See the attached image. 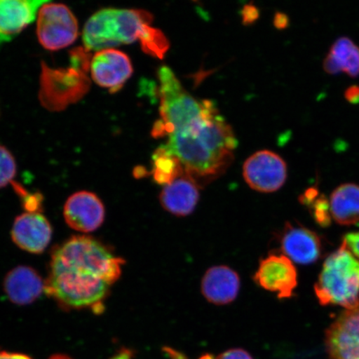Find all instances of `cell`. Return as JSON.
<instances>
[{
  "instance_id": "d6a6232c",
  "label": "cell",
  "mask_w": 359,
  "mask_h": 359,
  "mask_svg": "<svg viewBox=\"0 0 359 359\" xmlns=\"http://www.w3.org/2000/svg\"><path fill=\"white\" fill-rule=\"evenodd\" d=\"M357 359H359V358H357Z\"/></svg>"
},
{
  "instance_id": "5b68a950",
  "label": "cell",
  "mask_w": 359,
  "mask_h": 359,
  "mask_svg": "<svg viewBox=\"0 0 359 359\" xmlns=\"http://www.w3.org/2000/svg\"><path fill=\"white\" fill-rule=\"evenodd\" d=\"M37 20L39 43L48 50L69 47L78 39L77 19L64 4H45L39 11Z\"/></svg>"
},
{
  "instance_id": "484cf974",
  "label": "cell",
  "mask_w": 359,
  "mask_h": 359,
  "mask_svg": "<svg viewBox=\"0 0 359 359\" xmlns=\"http://www.w3.org/2000/svg\"><path fill=\"white\" fill-rule=\"evenodd\" d=\"M345 97L352 104H358L359 103V87L352 86L348 88L345 92Z\"/></svg>"
},
{
  "instance_id": "cb8c5ba5",
  "label": "cell",
  "mask_w": 359,
  "mask_h": 359,
  "mask_svg": "<svg viewBox=\"0 0 359 359\" xmlns=\"http://www.w3.org/2000/svg\"><path fill=\"white\" fill-rule=\"evenodd\" d=\"M344 242L349 250L359 259V232L350 233L345 236Z\"/></svg>"
},
{
  "instance_id": "8fae6325",
  "label": "cell",
  "mask_w": 359,
  "mask_h": 359,
  "mask_svg": "<svg viewBox=\"0 0 359 359\" xmlns=\"http://www.w3.org/2000/svg\"><path fill=\"white\" fill-rule=\"evenodd\" d=\"M53 230L47 218L40 212H25L15 219L12 239L27 252L43 253L51 241Z\"/></svg>"
},
{
  "instance_id": "d6986e66",
  "label": "cell",
  "mask_w": 359,
  "mask_h": 359,
  "mask_svg": "<svg viewBox=\"0 0 359 359\" xmlns=\"http://www.w3.org/2000/svg\"><path fill=\"white\" fill-rule=\"evenodd\" d=\"M152 161V176L154 181L161 186H168L186 174L181 161L170 154L164 146H161L154 152Z\"/></svg>"
},
{
  "instance_id": "7402d4cb",
  "label": "cell",
  "mask_w": 359,
  "mask_h": 359,
  "mask_svg": "<svg viewBox=\"0 0 359 359\" xmlns=\"http://www.w3.org/2000/svg\"><path fill=\"white\" fill-rule=\"evenodd\" d=\"M313 217L322 226L330 223V202L325 198H318L313 204Z\"/></svg>"
},
{
  "instance_id": "7a4b0ae2",
  "label": "cell",
  "mask_w": 359,
  "mask_h": 359,
  "mask_svg": "<svg viewBox=\"0 0 359 359\" xmlns=\"http://www.w3.org/2000/svg\"><path fill=\"white\" fill-rule=\"evenodd\" d=\"M163 145L199 187L221 177L234 160L237 139L214 102L203 114L168 135Z\"/></svg>"
},
{
  "instance_id": "7c38bea8",
  "label": "cell",
  "mask_w": 359,
  "mask_h": 359,
  "mask_svg": "<svg viewBox=\"0 0 359 359\" xmlns=\"http://www.w3.org/2000/svg\"><path fill=\"white\" fill-rule=\"evenodd\" d=\"M280 245L286 257L300 264L316 262L321 254V242L316 233L289 222L280 233Z\"/></svg>"
},
{
  "instance_id": "ac0fdd59",
  "label": "cell",
  "mask_w": 359,
  "mask_h": 359,
  "mask_svg": "<svg viewBox=\"0 0 359 359\" xmlns=\"http://www.w3.org/2000/svg\"><path fill=\"white\" fill-rule=\"evenodd\" d=\"M331 217L343 226L359 223V187L344 184L332 193L330 200Z\"/></svg>"
},
{
  "instance_id": "277c9868",
  "label": "cell",
  "mask_w": 359,
  "mask_h": 359,
  "mask_svg": "<svg viewBox=\"0 0 359 359\" xmlns=\"http://www.w3.org/2000/svg\"><path fill=\"white\" fill-rule=\"evenodd\" d=\"M314 290L322 305H339L347 309L359 303V259L344 241L325 260Z\"/></svg>"
},
{
  "instance_id": "f1b7e54d",
  "label": "cell",
  "mask_w": 359,
  "mask_h": 359,
  "mask_svg": "<svg viewBox=\"0 0 359 359\" xmlns=\"http://www.w3.org/2000/svg\"><path fill=\"white\" fill-rule=\"evenodd\" d=\"M0 359H31L25 354L0 351Z\"/></svg>"
},
{
  "instance_id": "6da1fadb",
  "label": "cell",
  "mask_w": 359,
  "mask_h": 359,
  "mask_svg": "<svg viewBox=\"0 0 359 359\" xmlns=\"http://www.w3.org/2000/svg\"><path fill=\"white\" fill-rule=\"evenodd\" d=\"M124 264L94 238L72 237L53 251L44 292L65 309L100 313Z\"/></svg>"
},
{
  "instance_id": "1f68e13d",
  "label": "cell",
  "mask_w": 359,
  "mask_h": 359,
  "mask_svg": "<svg viewBox=\"0 0 359 359\" xmlns=\"http://www.w3.org/2000/svg\"><path fill=\"white\" fill-rule=\"evenodd\" d=\"M51 359H71L69 357L65 355H55L53 356Z\"/></svg>"
},
{
  "instance_id": "4dcf8cb0",
  "label": "cell",
  "mask_w": 359,
  "mask_h": 359,
  "mask_svg": "<svg viewBox=\"0 0 359 359\" xmlns=\"http://www.w3.org/2000/svg\"><path fill=\"white\" fill-rule=\"evenodd\" d=\"M199 359H215V358H214L212 354L205 353V354H203V355L201 356L199 358Z\"/></svg>"
},
{
  "instance_id": "9c48e42d",
  "label": "cell",
  "mask_w": 359,
  "mask_h": 359,
  "mask_svg": "<svg viewBox=\"0 0 359 359\" xmlns=\"http://www.w3.org/2000/svg\"><path fill=\"white\" fill-rule=\"evenodd\" d=\"M90 70L94 82L109 89L111 93L119 91L133 74L131 60L125 53L115 48L97 52Z\"/></svg>"
},
{
  "instance_id": "3957f363",
  "label": "cell",
  "mask_w": 359,
  "mask_h": 359,
  "mask_svg": "<svg viewBox=\"0 0 359 359\" xmlns=\"http://www.w3.org/2000/svg\"><path fill=\"white\" fill-rule=\"evenodd\" d=\"M152 20L154 16L145 11L103 8L85 25L83 41L89 50L97 52L141 41Z\"/></svg>"
},
{
  "instance_id": "2e32d148",
  "label": "cell",
  "mask_w": 359,
  "mask_h": 359,
  "mask_svg": "<svg viewBox=\"0 0 359 359\" xmlns=\"http://www.w3.org/2000/svg\"><path fill=\"white\" fill-rule=\"evenodd\" d=\"M199 186L187 175H183L164 187L160 195L161 206L177 217H187L194 212L199 201Z\"/></svg>"
},
{
  "instance_id": "9a60e30c",
  "label": "cell",
  "mask_w": 359,
  "mask_h": 359,
  "mask_svg": "<svg viewBox=\"0 0 359 359\" xmlns=\"http://www.w3.org/2000/svg\"><path fill=\"white\" fill-rule=\"evenodd\" d=\"M45 282L37 271L29 266H18L8 272L4 282L8 298L19 305L29 304L42 294Z\"/></svg>"
},
{
  "instance_id": "f546056e",
  "label": "cell",
  "mask_w": 359,
  "mask_h": 359,
  "mask_svg": "<svg viewBox=\"0 0 359 359\" xmlns=\"http://www.w3.org/2000/svg\"><path fill=\"white\" fill-rule=\"evenodd\" d=\"M133 352L132 350L128 348H123L121 350V351L116 354L114 358L111 359H133Z\"/></svg>"
},
{
  "instance_id": "ba28073f",
  "label": "cell",
  "mask_w": 359,
  "mask_h": 359,
  "mask_svg": "<svg viewBox=\"0 0 359 359\" xmlns=\"http://www.w3.org/2000/svg\"><path fill=\"white\" fill-rule=\"evenodd\" d=\"M254 280L262 288L276 293L278 298L292 297L297 287V271L284 255H271L260 262Z\"/></svg>"
},
{
  "instance_id": "603a6c76",
  "label": "cell",
  "mask_w": 359,
  "mask_h": 359,
  "mask_svg": "<svg viewBox=\"0 0 359 359\" xmlns=\"http://www.w3.org/2000/svg\"><path fill=\"white\" fill-rule=\"evenodd\" d=\"M215 359H254L248 352L241 348L227 350Z\"/></svg>"
},
{
  "instance_id": "e0dca14e",
  "label": "cell",
  "mask_w": 359,
  "mask_h": 359,
  "mask_svg": "<svg viewBox=\"0 0 359 359\" xmlns=\"http://www.w3.org/2000/svg\"><path fill=\"white\" fill-rule=\"evenodd\" d=\"M330 74L344 73L350 77L359 75V47L348 38H340L331 47L324 62Z\"/></svg>"
},
{
  "instance_id": "ffe728a7",
  "label": "cell",
  "mask_w": 359,
  "mask_h": 359,
  "mask_svg": "<svg viewBox=\"0 0 359 359\" xmlns=\"http://www.w3.org/2000/svg\"><path fill=\"white\" fill-rule=\"evenodd\" d=\"M140 43L143 51L158 58H163L170 47V43L165 34L160 29L151 26L148 27Z\"/></svg>"
},
{
  "instance_id": "44dd1931",
  "label": "cell",
  "mask_w": 359,
  "mask_h": 359,
  "mask_svg": "<svg viewBox=\"0 0 359 359\" xmlns=\"http://www.w3.org/2000/svg\"><path fill=\"white\" fill-rule=\"evenodd\" d=\"M15 157L6 147L0 146V188L6 187L16 176Z\"/></svg>"
},
{
  "instance_id": "8992f818",
  "label": "cell",
  "mask_w": 359,
  "mask_h": 359,
  "mask_svg": "<svg viewBox=\"0 0 359 359\" xmlns=\"http://www.w3.org/2000/svg\"><path fill=\"white\" fill-rule=\"evenodd\" d=\"M243 176L253 190L263 193L275 192L284 186L287 165L275 152L259 151L245 161Z\"/></svg>"
},
{
  "instance_id": "30bf717a",
  "label": "cell",
  "mask_w": 359,
  "mask_h": 359,
  "mask_svg": "<svg viewBox=\"0 0 359 359\" xmlns=\"http://www.w3.org/2000/svg\"><path fill=\"white\" fill-rule=\"evenodd\" d=\"M64 215L67 224L74 230L92 232L104 222V205L94 193L79 191L67 200Z\"/></svg>"
},
{
  "instance_id": "d4e9b609",
  "label": "cell",
  "mask_w": 359,
  "mask_h": 359,
  "mask_svg": "<svg viewBox=\"0 0 359 359\" xmlns=\"http://www.w3.org/2000/svg\"><path fill=\"white\" fill-rule=\"evenodd\" d=\"M259 15V11L257 7L253 6H246L242 11V17H243V22L245 25H251L255 20H258Z\"/></svg>"
},
{
  "instance_id": "4316f807",
  "label": "cell",
  "mask_w": 359,
  "mask_h": 359,
  "mask_svg": "<svg viewBox=\"0 0 359 359\" xmlns=\"http://www.w3.org/2000/svg\"><path fill=\"white\" fill-rule=\"evenodd\" d=\"M275 25L276 28L285 29L289 25V18L285 13H278L275 17Z\"/></svg>"
},
{
  "instance_id": "4fadbf2b",
  "label": "cell",
  "mask_w": 359,
  "mask_h": 359,
  "mask_svg": "<svg viewBox=\"0 0 359 359\" xmlns=\"http://www.w3.org/2000/svg\"><path fill=\"white\" fill-rule=\"evenodd\" d=\"M42 0H0V45L20 34L37 19Z\"/></svg>"
},
{
  "instance_id": "52a82bcc",
  "label": "cell",
  "mask_w": 359,
  "mask_h": 359,
  "mask_svg": "<svg viewBox=\"0 0 359 359\" xmlns=\"http://www.w3.org/2000/svg\"><path fill=\"white\" fill-rule=\"evenodd\" d=\"M326 348L331 359L359 358V303L341 313L327 329Z\"/></svg>"
},
{
  "instance_id": "5bb4252c",
  "label": "cell",
  "mask_w": 359,
  "mask_h": 359,
  "mask_svg": "<svg viewBox=\"0 0 359 359\" xmlns=\"http://www.w3.org/2000/svg\"><path fill=\"white\" fill-rule=\"evenodd\" d=\"M241 287L238 273L230 267L210 268L202 278L201 292L204 297L215 305L230 304L237 298Z\"/></svg>"
},
{
  "instance_id": "83f0119b",
  "label": "cell",
  "mask_w": 359,
  "mask_h": 359,
  "mask_svg": "<svg viewBox=\"0 0 359 359\" xmlns=\"http://www.w3.org/2000/svg\"><path fill=\"white\" fill-rule=\"evenodd\" d=\"M163 352L167 354L170 359H190L186 354L182 352L177 351V350L170 347H164L163 348Z\"/></svg>"
}]
</instances>
